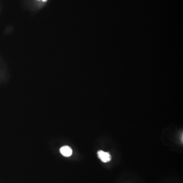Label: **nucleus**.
Returning a JSON list of instances; mask_svg holds the SVG:
<instances>
[{
    "label": "nucleus",
    "instance_id": "f257e3e1",
    "mask_svg": "<svg viewBox=\"0 0 183 183\" xmlns=\"http://www.w3.org/2000/svg\"><path fill=\"white\" fill-rule=\"evenodd\" d=\"M98 156L99 159L104 163H107L112 160V156L109 152H104L103 151H99L98 152Z\"/></svg>",
    "mask_w": 183,
    "mask_h": 183
},
{
    "label": "nucleus",
    "instance_id": "f03ea898",
    "mask_svg": "<svg viewBox=\"0 0 183 183\" xmlns=\"http://www.w3.org/2000/svg\"><path fill=\"white\" fill-rule=\"evenodd\" d=\"M61 154L65 157H70L72 154V150L71 148L69 146H63L60 150Z\"/></svg>",
    "mask_w": 183,
    "mask_h": 183
},
{
    "label": "nucleus",
    "instance_id": "7ed1b4c3",
    "mask_svg": "<svg viewBox=\"0 0 183 183\" xmlns=\"http://www.w3.org/2000/svg\"><path fill=\"white\" fill-rule=\"evenodd\" d=\"M42 1H43V2H46L47 0H42Z\"/></svg>",
    "mask_w": 183,
    "mask_h": 183
}]
</instances>
